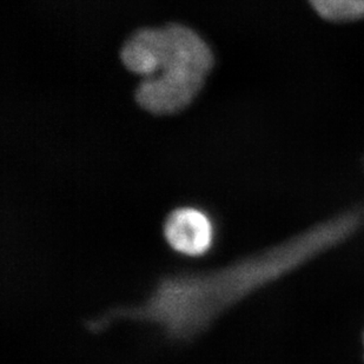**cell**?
<instances>
[{
	"instance_id": "277c9868",
	"label": "cell",
	"mask_w": 364,
	"mask_h": 364,
	"mask_svg": "<svg viewBox=\"0 0 364 364\" xmlns=\"http://www.w3.org/2000/svg\"><path fill=\"white\" fill-rule=\"evenodd\" d=\"M318 17L331 23H353L364 18V0H308Z\"/></svg>"
},
{
	"instance_id": "7a4b0ae2",
	"label": "cell",
	"mask_w": 364,
	"mask_h": 364,
	"mask_svg": "<svg viewBox=\"0 0 364 364\" xmlns=\"http://www.w3.org/2000/svg\"><path fill=\"white\" fill-rule=\"evenodd\" d=\"M121 58L130 73L144 77L136 90L137 103L157 116L189 107L213 66L209 45L179 24L141 28L124 44Z\"/></svg>"
},
{
	"instance_id": "6da1fadb",
	"label": "cell",
	"mask_w": 364,
	"mask_h": 364,
	"mask_svg": "<svg viewBox=\"0 0 364 364\" xmlns=\"http://www.w3.org/2000/svg\"><path fill=\"white\" fill-rule=\"evenodd\" d=\"M364 227V205L353 206L288 240L206 272H181L159 279L144 302L100 316L109 328L118 320L155 324L168 340L190 341L227 310L354 237Z\"/></svg>"
},
{
	"instance_id": "3957f363",
	"label": "cell",
	"mask_w": 364,
	"mask_h": 364,
	"mask_svg": "<svg viewBox=\"0 0 364 364\" xmlns=\"http://www.w3.org/2000/svg\"><path fill=\"white\" fill-rule=\"evenodd\" d=\"M163 235L172 250L188 257L208 254L216 238V228L209 213L196 206H179L163 222Z\"/></svg>"
}]
</instances>
